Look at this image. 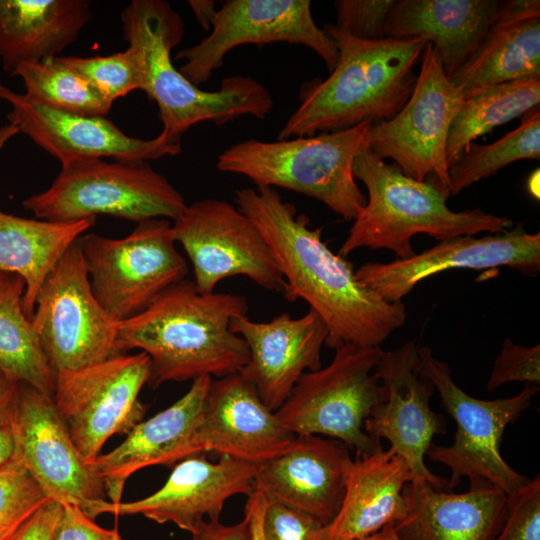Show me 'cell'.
Wrapping results in <instances>:
<instances>
[{
	"label": "cell",
	"instance_id": "1",
	"mask_svg": "<svg viewBox=\"0 0 540 540\" xmlns=\"http://www.w3.org/2000/svg\"><path fill=\"white\" fill-rule=\"evenodd\" d=\"M234 200L271 247L286 282L285 299H303L321 317L329 348L380 346L403 326L404 303L387 302L365 286L353 263L322 240V228H312L274 188H240Z\"/></svg>",
	"mask_w": 540,
	"mask_h": 540
},
{
	"label": "cell",
	"instance_id": "2",
	"mask_svg": "<svg viewBox=\"0 0 540 540\" xmlns=\"http://www.w3.org/2000/svg\"><path fill=\"white\" fill-rule=\"evenodd\" d=\"M247 312L243 296L203 294L186 278L118 324L117 348L121 354L139 349L148 355L153 388L168 381L225 377L239 373L248 362L244 340L230 329L231 320Z\"/></svg>",
	"mask_w": 540,
	"mask_h": 540
},
{
	"label": "cell",
	"instance_id": "3",
	"mask_svg": "<svg viewBox=\"0 0 540 540\" xmlns=\"http://www.w3.org/2000/svg\"><path fill=\"white\" fill-rule=\"evenodd\" d=\"M338 61L329 76L302 84L299 105L278 139L313 136L390 120L408 101L417 80L414 66L428 44L419 38L356 39L326 24Z\"/></svg>",
	"mask_w": 540,
	"mask_h": 540
},
{
	"label": "cell",
	"instance_id": "4",
	"mask_svg": "<svg viewBox=\"0 0 540 540\" xmlns=\"http://www.w3.org/2000/svg\"><path fill=\"white\" fill-rule=\"evenodd\" d=\"M123 39L136 53L144 91L158 107L163 133L181 137L205 121L216 125L242 117L264 119L273 108L269 90L249 76H229L205 91L177 69L171 51L184 36L181 16L163 0H133L121 12Z\"/></svg>",
	"mask_w": 540,
	"mask_h": 540
},
{
	"label": "cell",
	"instance_id": "5",
	"mask_svg": "<svg viewBox=\"0 0 540 540\" xmlns=\"http://www.w3.org/2000/svg\"><path fill=\"white\" fill-rule=\"evenodd\" d=\"M352 171L365 185L368 197L339 249L344 257L359 248H370L389 249L399 259H407L415 254L411 239L416 234L444 241L513 227L512 219L481 208L451 210L446 203L450 194L437 182L407 177L396 164L379 158L367 141L356 155Z\"/></svg>",
	"mask_w": 540,
	"mask_h": 540
},
{
	"label": "cell",
	"instance_id": "6",
	"mask_svg": "<svg viewBox=\"0 0 540 540\" xmlns=\"http://www.w3.org/2000/svg\"><path fill=\"white\" fill-rule=\"evenodd\" d=\"M372 123L276 141L244 140L219 154L216 167L247 177L256 187H280L303 194L352 221L367 200L352 166Z\"/></svg>",
	"mask_w": 540,
	"mask_h": 540
},
{
	"label": "cell",
	"instance_id": "7",
	"mask_svg": "<svg viewBox=\"0 0 540 540\" xmlns=\"http://www.w3.org/2000/svg\"><path fill=\"white\" fill-rule=\"evenodd\" d=\"M22 206L36 218L72 222L109 215L137 224L154 218L173 222L187 204L183 195L148 162L72 159L44 191Z\"/></svg>",
	"mask_w": 540,
	"mask_h": 540
},
{
	"label": "cell",
	"instance_id": "8",
	"mask_svg": "<svg viewBox=\"0 0 540 540\" xmlns=\"http://www.w3.org/2000/svg\"><path fill=\"white\" fill-rule=\"evenodd\" d=\"M417 371L438 391L441 404L456 424L450 446L431 444L426 455L451 471L447 491L468 478L470 488L490 486L508 496L517 493L530 479L511 468L500 453L502 436L509 424L518 420L538 393L527 384L517 395L481 400L468 395L452 379L449 365L437 359L432 350L419 347Z\"/></svg>",
	"mask_w": 540,
	"mask_h": 540
},
{
	"label": "cell",
	"instance_id": "9",
	"mask_svg": "<svg viewBox=\"0 0 540 540\" xmlns=\"http://www.w3.org/2000/svg\"><path fill=\"white\" fill-rule=\"evenodd\" d=\"M382 353L380 346L335 349L330 364L305 372L275 411L280 424L295 436L341 441L357 456L371 453L381 443L365 432L364 422L386 397L374 372Z\"/></svg>",
	"mask_w": 540,
	"mask_h": 540
},
{
	"label": "cell",
	"instance_id": "10",
	"mask_svg": "<svg viewBox=\"0 0 540 540\" xmlns=\"http://www.w3.org/2000/svg\"><path fill=\"white\" fill-rule=\"evenodd\" d=\"M78 244L91 290L118 324L144 311L189 272L172 222L164 218L140 222L123 238L83 234Z\"/></svg>",
	"mask_w": 540,
	"mask_h": 540
},
{
	"label": "cell",
	"instance_id": "11",
	"mask_svg": "<svg viewBox=\"0 0 540 540\" xmlns=\"http://www.w3.org/2000/svg\"><path fill=\"white\" fill-rule=\"evenodd\" d=\"M31 320L55 373L121 354L117 348L118 323L91 290L78 240L44 280Z\"/></svg>",
	"mask_w": 540,
	"mask_h": 540
},
{
	"label": "cell",
	"instance_id": "12",
	"mask_svg": "<svg viewBox=\"0 0 540 540\" xmlns=\"http://www.w3.org/2000/svg\"><path fill=\"white\" fill-rule=\"evenodd\" d=\"M151 375L147 354H119L77 370L55 373L53 402L82 455L93 461L115 434H128L147 406L139 394Z\"/></svg>",
	"mask_w": 540,
	"mask_h": 540
},
{
	"label": "cell",
	"instance_id": "13",
	"mask_svg": "<svg viewBox=\"0 0 540 540\" xmlns=\"http://www.w3.org/2000/svg\"><path fill=\"white\" fill-rule=\"evenodd\" d=\"M420 59L408 101L392 119L373 122L367 142L379 158L393 160L407 177L433 180L450 194L447 138L464 97L432 45H426Z\"/></svg>",
	"mask_w": 540,
	"mask_h": 540
},
{
	"label": "cell",
	"instance_id": "14",
	"mask_svg": "<svg viewBox=\"0 0 540 540\" xmlns=\"http://www.w3.org/2000/svg\"><path fill=\"white\" fill-rule=\"evenodd\" d=\"M174 239L187 254L198 292L245 276L258 286L284 293L286 282L262 234L237 206L214 198L187 205L172 222Z\"/></svg>",
	"mask_w": 540,
	"mask_h": 540
},
{
	"label": "cell",
	"instance_id": "15",
	"mask_svg": "<svg viewBox=\"0 0 540 540\" xmlns=\"http://www.w3.org/2000/svg\"><path fill=\"white\" fill-rule=\"evenodd\" d=\"M9 427L14 455L32 475L47 498L79 506L95 519L106 501L102 476L72 440L53 398L20 383Z\"/></svg>",
	"mask_w": 540,
	"mask_h": 540
},
{
	"label": "cell",
	"instance_id": "16",
	"mask_svg": "<svg viewBox=\"0 0 540 540\" xmlns=\"http://www.w3.org/2000/svg\"><path fill=\"white\" fill-rule=\"evenodd\" d=\"M277 42L303 45L326 64L329 73L339 53L332 39L314 21L309 0H227L217 9L210 33L179 51V71L194 85L207 82L228 52L247 45Z\"/></svg>",
	"mask_w": 540,
	"mask_h": 540
},
{
	"label": "cell",
	"instance_id": "17",
	"mask_svg": "<svg viewBox=\"0 0 540 540\" xmlns=\"http://www.w3.org/2000/svg\"><path fill=\"white\" fill-rule=\"evenodd\" d=\"M419 346L408 341L382 353L374 370L386 397L364 422L365 432L375 441L386 439L407 462L412 481L426 482L447 491L448 480L433 474L424 462L435 435L445 434L443 416L430 408L436 391L417 371Z\"/></svg>",
	"mask_w": 540,
	"mask_h": 540
},
{
	"label": "cell",
	"instance_id": "18",
	"mask_svg": "<svg viewBox=\"0 0 540 540\" xmlns=\"http://www.w3.org/2000/svg\"><path fill=\"white\" fill-rule=\"evenodd\" d=\"M0 99L11 108L6 114L9 124L60 163L82 158L140 163L181 153V137L163 132L152 139L131 137L106 116L57 110L1 83Z\"/></svg>",
	"mask_w": 540,
	"mask_h": 540
},
{
	"label": "cell",
	"instance_id": "19",
	"mask_svg": "<svg viewBox=\"0 0 540 540\" xmlns=\"http://www.w3.org/2000/svg\"><path fill=\"white\" fill-rule=\"evenodd\" d=\"M507 267L527 276L540 270V233L523 224L482 237L463 235L439 241L432 248L390 263L367 262L356 270L358 279L380 298L398 302L421 281L451 269L483 270Z\"/></svg>",
	"mask_w": 540,
	"mask_h": 540
},
{
	"label": "cell",
	"instance_id": "20",
	"mask_svg": "<svg viewBox=\"0 0 540 540\" xmlns=\"http://www.w3.org/2000/svg\"><path fill=\"white\" fill-rule=\"evenodd\" d=\"M256 466L228 455H220L216 462L205 454L194 455L176 463L165 484L153 494L131 502L103 501L96 514L143 515L191 533L205 517L219 520L229 498L253 491Z\"/></svg>",
	"mask_w": 540,
	"mask_h": 540
},
{
	"label": "cell",
	"instance_id": "21",
	"mask_svg": "<svg viewBox=\"0 0 540 540\" xmlns=\"http://www.w3.org/2000/svg\"><path fill=\"white\" fill-rule=\"evenodd\" d=\"M294 438L255 388L235 373L212 379L188 453L216 452L258 465L287 449Z\"/></svg>",
	"mask_w": 540,
	"mask_h": 540
},
{
	"label": "cell",
	"instance_id": "22",
	"mask_svg": "<svg viewBox=\"0 0 540 540\" xmlns=\"http://www.w3.org/2000/svg\"><path fill=\"white\" fill-rule=\"evenodd\" d=\"M230 329L249 351L248 362L239 373L274 412L305 372L322 367L321 349L328 330L310 308L299 318L284 312L268 322L253 321L247 315L235 317Z\"/></svg>",
	"mask_w": 540,
	"mask_h": 540
},
{
	"label": "cell",
	"instance_id": "23",
	"mask_svg": "<svg viewBox=\"0 0 540 540\" xmlns=\"http://www.w3.org/2000/svg\"><path fill=\"white\" fill-rule=\"evenodd\" d=\"M341 441L295 436L287 449L258 464L253 489L268 502L305 512L328 524L336 516L353 460Z\"/></svg>",
	"mask_w": 540,
	"mask_h": 540
},
{
	"label": "cell",
	"instance_id": "24",
	"mask_svg": "<svg viewBox=\"0 0 540 540\" xmlns=\"http://www.w3.org/2000/svg\"><path fill=\"white\" fill-rule=\"evenodd\" d=\"M210 376L193 380L175 403L148 420L138 423L126 439L92 462L103 478L111 503L121 502L127 479L149 466H172L188 458L189 442L199 423Z\"/></svg>",
	"mask_w": 540,
	"mask_h": 540
},
{
	"label": "cell",
	"instance_id": "25",
	"mask_svg": "<svg viewBox=\"0 0 540 540\" xmlns=\"http://www.w3.org/2000/svg\"><path fill=\"white\" fill-rule=\"evenodd\" d=\"M404 518L393 525L399 540H493L508 507V495L490 486L465 493L410 481L403 488Z\"/></svg>",
	"mask_w": 540,
	"mask_h": 540
},
{
	"label": "cell",
	"instance_id": "26",
	"mask_svg": "<svg viewBox=\"0 0 540 540\" xmlns=\"http://www.w3.org/2000/svg\"><path fill=\"white\" fill-rule=\"evenodd\" d=\"M500 4L498 0H395L384 36L426 41L451 78L481 43Z\"/></svg>",
	"mask_w": 540,
	"mask_h": 540
},
{
	"label": "cell",
	"instance_id": "27",
	"mask_svg": "<svg viewBox=\"0 0 540 540\" xmlns=\"http://www.w3.org/2000/svg\"><path fill=\"white\" fill-rule=\"evenodd\" d=\"M528 78H540V1H501L481 43L450 80L465 97Z\"/></svg>",
	"mask_w": 540,
	"mask_h": 540
},
{
	"label": "cell",
	"instance_id": "28",
	"mask_svg": "<svg viewBox=\"0 0 540 540\" xmlns=\"http://www.w3.org/2000/svg\"><path fill=\"white\" fill-rule=\"evenodd\" d=\"M412 478L407 462L392 448L384 450L380 444L358 455L325 540H359L401 521L406 514L403 488Z\"/></svg>",
	"mask_w": 540,
	"mask_h": 540
},
{
	"label": "cell",
	"instance_id": "29",
	"mask_svg": "<svg viewBox=\"0 0 540 540\" xmlns=\"http://www.w3.org/2000/svg\"><path fill=\"white\" fill-rule=\"evenodd\" d=\"M92 16L88 0H0V60L13 76L25 63L58 57Z\"/></svg>",
	"mask_w": 540,
	"mask_h": 540
},
{
	"label": "cell",
	"instance_id": "30",
	"mask_svg": "<svg viewBox=\"0 0 540 540\" xmlns=\"http://www.w3.org/2000/svg\"><path fill=\"white\" fill-rule=\"evenodd\" d=\"M95 220L52 222L19 217L0 209V272L24 280L23 309L30 319L44 280Z\"/></svg>",
	"mask_w": 540,
	"mask_h": 540
},
{
	"label": "cell",
	"instance_id": "31",
	"mask_svg": "<svg viewBox=\"0 0 540 540\" xmlns=\"http://www.w3.org/2000/svg\"><path fill=\"white\" fill-rule=\"evenodd\" d=\"M24 280L0 272V368L10 378L53 397L55 372L23 309Z\"/></svg>",
	"mask_w": 540,
	"mask_h": 540
},
{
	"label": "cell",
	"instance_id": "32",
	"mask_svg": "<svg viewBox=\"0 0 540 540\" xmlns=\"http://www.w3.org/2000/svg\"><path fill=\"white\" fill-rule=\"evenodd\" d=\"M539 103L540 78L504 82L465 96L448 133V168L478 137L523 116Z\"/></svg>",
	"mask_w": 540,
	"mask_h": 540
},
{
	"label": "cell",
	"instance_id": "33",
	"mask_svg": "<svg viewBox=\"0 0 540 540\" xmlns=\"http://www.w3.org/2000/svg\"><path fill=\"white\" fill-rule=\"evenodd\" d=\"M539 157L540 109L536 107L521 116V124L514 130L491 144L472 142L449 165L450 194H458L515 161Z\"/></svg>",
	"mask_w": 540,
	"mask_h": 540
},
{
	"label": "cell",
	"instance_id": "34",
	"mask_svg": "<svg viewBox=\"0 0 540 540\" xmlns=\"http://www.w3.org/2000/svg\"><path fill=\"white\" fill-rule=\"evenodd\" d=\"M12 77H20L29 100L69 113L106 116L111 109L99 93L60 58L25 63Z\"/></svg>",
	"mask_w": 540,
	"mask_h": 540
},
{
	"label": "cell",
	"instance_id": "35",
	"mask_svg": "<svg viewBox=\"0 0 540 540\" xmlns=\"http://www.w3.org/2000/svg\"><path fill=\"white\" fill-rule=\"evenodd\" d=\"M61 60L84 78L111 106L132 91L142 90L143 75L133 49L107 56H65Z\"/></svg>",
	"mask_w": 540,
	"mask_h": 540
},
{
	"label": "cell",
	"instance_id": "36",
	"mask_svg": "<svg viewBox=\"0 0 540 540\" xmlns=\"http://www.w3.org/2000/svg\"><path fill=\"white\" fill-rule=\"evenodd\" d=\"M29 471L14 457L0 468V540L15 532L47 501Z\"/></svg>",
	"mask_w": 540,
	"mask_h": 540
},
{
	"label": "cell",
	"instance_id": "37",
	"mask_svg": "<svg viewBox=\"0 0 540 540\" xmlns=\"http://www.w3.org/2000/svg\"><path fill=\"white\" fill-rule=\"evenodd\" d=\"M395 0H336L334 27L356 39L385 38L384 26Z\"/></svg>",
	"mask_w": 540,
	"mask_h": 540
},
{
	"label": "cell",
	"instance_id": "38",
	"mask_svg": "<svg viewBox=\"0 0 540 540\" xmlns=\"http://www.w3.org/2000/svg\"><path fill=\"white\" fill-rule=\"evenodd\" d=\"M503 524L493 540H540V478L508 496Z\"/></svg>",
	"mask_w": 540,
	"mask_h": 540
},
{
	"label": "cell",
	"instance_id": "39",
	"mask_svg": "<svg viewBox=\"0 0 540 540\" xmlns=\"http://www.w3.org/2000/svg\"><path fill=\"white\" fill-rule=\"evenodd\" d=\"M508 382L540 383V345L525 347L505 338L501 351L487 381L486 388L493 392Z\"/></svg>",
	"mask_w": 540,
	"mask_h": 540
},
{
	"label": "cell",
	"instance_id": "40",
	"mask_svg": "<svg viewBox=\"0 0 540 540\" xmlns=\"http://www.w3.org/2000/svg\"><path fill=\"white\" fill-rule=\"evenodd\" d=\"M327 524L296 509L268 502L263 516L265 540H325Z\"/></svg>",
	"mask_w": 540,
	"mask_h": 540
},
{
	"label": "cell",
	"instance_id": "41",
	"mask_svg": "<svg viewBox=\"0 0 540 540\" xmlns=\"http://www.w3.org/2000/svg\"><path fill=\"white\" fill-rule=\"evenodd\" d=\"M118 529L97 525L74 504H61L51 540H114Z\"/></svg>",
	"mask_w": 540,
	"mask_h": 540
},
{
	"label": "cell",
	"instance_id": "42",
	"mask_svg": "<svg viewBox=\"0 0 540 540\" xmlns=\"http://www.w3.org/2000/svg\"><path fill=\"white\" fill-rule=\"evenodd\" d=\"M61 504L47 500L12 536L11 540H51Z\"/></svg>",
	"mask_w": 540,
	"mask_h": 540
},
{
	"label": "cell",
	"instance_id": "43",
	"mask_svg": "<svg viewBox=\"0 0 540 540\" xmlns=\"http://www.w3.org/2000/svg\"><path fill=\"white\" fill-rule=\"evenodd\" d=\"M192 540H251L248 518L234 525H224L219 520H202L191 532Z\"/></svg>",
	"mask_w": 540,
	"mask_h": 540
},
{
	"label": "cell",
	"instance_id": "44",
	"mask_svg": "<svg viewBox=\"0 0 540 540\" xmlns=\"http://www.w3.org/2000/svg\"><path fill=\"white\" fill-rule=\"evenodd\" d=\"M267 504V499L258 490L253 489L248 495L245 505V516L249 521L251 540H265L263 534V516Z\"/></svg>",
	"mask_w": 540,
	"mask_h": 540
},
{
	"label": "cell",
	"instance_id": "45",
	"mask_svg": "<svg viewBox=\"0 0 540 540\" xmlns=\"http://www.w3.org/2000/svg\"><path fill=\"white\" fill-rule=\"evenodd\" d=\"M20 383L0 368V426H9L17 404Z\"/></svg>",
	"mask_w": 540,
	"mask_h": 540
},
{
	"label": "cell",
	"instance_id": "46",
	"mask_svg": "<svg viewBox=\"0 0 540 540\" xmlns=\"http://www.w3.org/2000/svg\"><path fill=\"white\" fill-rule=\"evenodd\" d=\"M188 5L200 26L210 31L212 20L217 11L215 2L211 0H190Z\"/></svg>",
	"mask_w": 540,
	"mask_h": 540
},
{
	"label": "cell",
	"instance_id": "47",
	"mask_svg": "<svg viewBox=\"0 0 540 540\" xmlns=\"http://www.w3.org/2000/svg\"><path fill=\"white\" fill-rule=\"evenodd\" d=\"M14 455V440L9 426H0V468Z\"/></svg>",
	"mask_w": 540,
	"mask_h": 540
},
{
	"label": "cell",
	"instance_id": "48",
	"mask_svg": "<svg viewBox=\"0 0 540 540\" xmlns=\"http://www.w3.org/2000/svg\"><path fill=\"white\" fill-rule=\"evenodd\" d=\"M359 540H399L392 525Z\"/></svg>",
	"mask_w": 540,
	"mask_h": 540
},
{
	"label": "cell",
	"instance_id": "49",
	"mask_svg": "<svg viewBox=\"0 0 540 540\" xmlns=\"http://www.w3.org/2000/svg\"><path fill=\"white\" fill-rule=\"evenodd\" d=\"M18 133V129L9 123L0 127V150L12 137L17 135Z\"/></svg>",
	"mask_w": 540,
	"mask_h": 540
},
{
	"label": "cell",
	"instance_id": "50",
	"mask_svg": "<svg viewBox=\"0 0 540 540\" xmlns=\"http://www.w3.org/2000/svg\"><path fill=\"white\" fill-rule=\"evenodd\" d=\"M114 540H121L120 536H119V533H117V535L115 536V539Z\"/></svg>",
	"mask_w": 540,
	"mask_h": 540
},
{
	"label": "cell",
	"instance_id": "51",
	"mask_svg": "<svg viewBox=\"0 0 540 540\" xmlns=\"http://www.w3.org/2000/svg\"><path fill=\"white\" fill-rule=\"evenodd\" d=\"M12 538V537H11ZM11 538L7 539V540H11Z\"/></svg>",
	"mask_w": 540,
	"mask_h": 540
}]
</instances>
